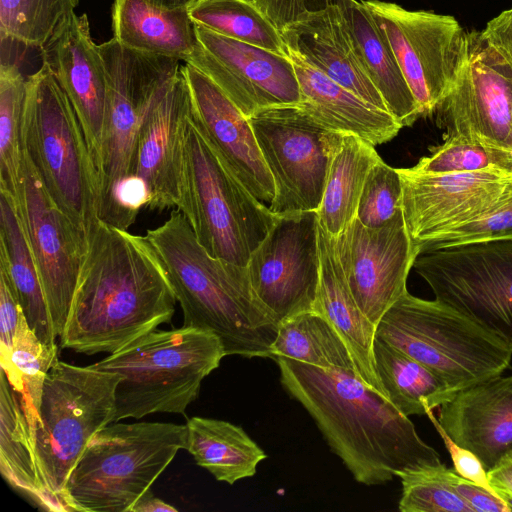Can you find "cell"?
Masks as SVG:
<instances>
[{"instance_id":"cell-1","label":"cell","mask_w":512,"mask_h":512,"mask_svg":"<svg viewBox=\"0 0 512 512\" xmlns=\"http://www.w3.org/2000/svg\"><path fill=\"white\" fill-rule=\"evenodd\" d=\"M86 235L60 347L111 354L169 323L177 300L145 236L99 219Z\"/></svg>"},{"instance_id":"cell-2","label":"cell","mask_w":512,"mask_h":512,"mask_svg":"<svg viewBox=\"0 0 512 512\" xmlns=\"http://www.w3.org/2000/svg\"><path fill=\"white\" fill-rule=\"evenodd\" d=\"M285 391L310 414L353 478L383 485L400 471L441 463L413 422L353 370L274 358Z\"/></svg>"},{"instance_id":"cell-3","label":"cell","mask_w":512,"mask_h":512,"mask_svg":"<svg viewBox=\"0 0 512 512\" xmlns=\"http://www.w3.org/2000/svg\"><path fill=\"white\" fill-rule=\"evenodd\" d=\"M145 238L183 312V326L214 333L225 354L271 357L278 324L256 296L247 268L212 257L174 209Z\"/></svg>"},{"instance_id":"cell-4","label":"cell","mask_w":512,"mask_h":512,"mask_svg":"<svg viewBox=\"0 0 512 512\" xmlns=\"http://www.w3.org/2000/svg\"><path fill=\"white\" fill-rule=\"evenodd\" d=\"M225 356L214 333L182 326L151 331L93 365L122 377L115 390V423L153 413L185 414Z\"/></svg>"},{"instance_id":"cell-5","label":"cell","mask_w":512,"mask_h":512,"mask_svg":"<svg viewBox=\"0 0 512 512\" xmlns=\"http://www.w3.org/2000/svg\"><path fill=\"white\" fill-rule=\"evenodd\" d=\"M187 427L174 423H111L88 443L63 491L66 512H131L185 449Z\"/></svg>"},{"instance_id":"cell-6","label":"cell","mask_w":512,"mask_h":512,"mask_svg":"<svg viewBox=\"0 0 512 512\" xmlns=\"http://www.w3.org/2000/svg\"><path fill=\"white\" fill-rule=\"evenodd\" d=\"M121 379L93 364L58 360L49 370L33 434L43 509L66 512L67 479L93 436L114 423L115 390Z\"/></svg>"},{"instance_id":"cell-7","label":"cell","mask_w":512,"mask_h":512,"mask_svg":"<svg viewBox=\"0 0 512 512\" xmlns=\"http://www.w3.org/2000/svg\"><path fill=\"white\" fill-rule=\"evenodd\" d=\"M21 135L52 201L87 233L98 219L96 167L78 116L44 62L27 77Z\"/></svg>"},{"instance_id":"cell-8","label":"cell","mask_w":512,"mask_h":512,"mask_svg":"<svg viewBox=\"0 0 512 512\" xmlns=\"http://www.w3.org/2000/svg\"><path fill=\"white\" fill-rule=\"evenodd\" d=\"M375 337L444 379L455 391L502 375L512 345L451 306L406 290L376 325Z\"/></svg>"},{"instance_id":"cell-9","label":"cell","mask_w":512,"mask_h":512,"mask_svg":"<svg viewBox=\"0 0 512 512\" xmlns=\"http://www.w3.org/2000/svg\"><path fill=\"white\" fill-rule=\"evenodd\" d=\"M214 258L246 267L276 215L225 167L190 118L177 209Z\"/></svg>"},{"instance_id":"cell-10","label":"cell","mask_w":512,"mask_h":512,"mask_svg":"<svg viewBox=\"0 0 512 512\" xmlns=\"http://www.w3.org/2000/svg\"><path fill=\"white\" fill-rule=\"evenodd\" d=\"M98 46L107 88L97 163V214L99 220L114 226L118 192L133 179V158L141 126L181 65L174 58L130 49L114 37Z\"/></svg>"},{"instance_id":"cell-11","label":"cell","mask_w":512,"mask_h":512,"mask_svg":"<svg viewBox=\"0 0 512 512\" xmlns=\"http://www.w3.org/2000/svg\"><path fill=\"white\" fill-rule=\"evenodd\" d=\"M413 268L436 300L512 345V241L421 253Z\"/></svg>"},{"instance_id":"cell-12","label":"cell","mask_w":512,"mask_h":512,"mask_svg":"<svg viewBox=\"0 0 512 512\" xmlns=\"http://www.w3.org/2000/svg\"><path fill=\"white\" fill-rule=\"evenodd\" d=\"M385 34L421 117L435 113L464 66L468 32L451 15L361 0Z\"/></svg>"},{"instance_id":"cell-13","label":"cell","mask_w":512,"mask_h":512,"mask_svg":"<svg viewBox=\"0 0 512 512\" xmlns=\"http://www.w3.org/2000/svg\"><path fill=\"white\" fill-rule=\"evenodd\" d=\"M247 118L275 185L270 211H317L339 132L321 126L298 104L266 107Z\"/></svg>"},{"instance_id":"cell-14","label":"cell","mask_w":512,"mask_h":512,"mask_svg":"<svg viewBox=\"0 0 512 512\" xmlns=\"http://www.w3.org/2000/svg\"><path fill=\"white\" fill-rule=\"evenodd\" d=\"M246 268L256 296L277 324L314 310L320 284L317 212L276 215Z\"/></svg>"},{"instance_id":"cell-15","label":"cell","mask_w":512,"mask_h":512,"mask_svg":"<svg viewBox=\"0 0 512 512\" xmlns=\"http://www.w3.org/2000/svg\"><path fill=\"white\" fill-rule=\"evenodd\" d=\"M14 208L38 270L54 332L60 337L86 253L87 235L55 205L25 154Z\"/></svg>"},{"instance_id":"cell-16","label":"cell","mask_w":512,"mask_h":512,"mask_svg":"<svg viewBox=\"0 0 512 512\" xmlns=\"http://www.w3.org/2000/svg\"><path fill=\"white\" fill-rule=\"evenodd\" d=\"M512 66L481 34L468 32L464 66L440 103L437 123L444 137H460L512 151Z\"/></svg>"},{"instance_id":"cell-17","label":"cell","mask_w":512,"mask_h":512,"mask_svg":"<svg viewBox=\"0 0 512 512\" xmlns=\"http://www.w3.org/2000/svg\"><path fill=\"white\" fill-rule=\"evenodd\" d=\"M333 239L350 291L376 326L407 290L409 272L420 254L407 230L402 207L376 227H367L355 218Z\"/></svg>"},{"instance_id":"cell-18","label":"cell","mask_w":512,"mask_h":512,"mask_svg":"<svg viewBox=\"0 0 512 512\" xmlns=\"http://www.w3.org/2000/svg\"><path fill=\"white\" fill-rule=\"evenodd\" d=\"M188 63L210 78L249 117L277 105L298 104L300 86L289 55L234 40L195 25Z\"/></svg>"},{"instance_id":"cell-19","label":"cell","mask_w":512,"mask_h":512,"mask_svg":"<svg viewBox=\"0 0 512 512\" xmlns=\"http://www.w3.org/2000/svg\"><path fill=\"white\" fill-rule=\"evenodd\" d=\"M398 170L405 224L418 247L481 216L512 194V172L508 171L422 174L412 168Z\"/></svg>"},{"instance_id":"cell-20","label":"cell","mask_w":512,"mask_h":512,"mask_svg":"<svg viewBox=\"0 0 512 512\" xmlns=\"http://www.w3.org/2000/svg\"><path fill=\"white\" fill-rule=\"evenodd\" d=\"M190 118V92L180 68L147 113L135 147L132 178L145 187L149 210L161 212L180 206Z\"/></svg>"},{"instance_id":"cell-21","label":"cell","mask_w":512,"mask_h":512,"mask_svg":"<svg viewBox=\"0 0 512 512\" xmlns=\"http://www.w3.org/2000/svg\"><path fill=\"white\" fill-rule=\"evenodd\" d=\"M181 69L189 87L194 124L235 178L269 206L275 185L248 118L200 70L188 63Z\"/></svg>"},{"instance_id":"cell-22","label":"cell","mask_w":512,"mask_h":512,"mask_svg":"<svg viewBox=\"0 0 512 512\" xmlns=\"http://www.w3.org/2000/svg\"><path fill=\"white\" fill-rule=\"evenodd\" d=\"M83 128L96 173L106 104V72L88 16L71 13L40 50Z\"/></svg>"},{"instance_id":"cell-23","label":"cell","mask_w":512,"mask_h":512,"mask_svg":"<svg viewBox=\"0 0 512 512\" xmlns=\"http://www.w3.org/2000/svg\"><path fill=\"white\" fill-rule=\"evenodd\" d=\"M438 422L488 471L512 450V376H495L457 391L440 407Z\"/></svg>"},{"instance_id":"cell-24","label":"cell","mask_w":512,"mask_h":512,"mask_svg":"<svg viewBox=\"0 0 512 512\" xmlns=\"http://www.w3.org/2000/svg\"><path fill=\"white\" fill-rule=\"evenodd\" d=\"M280 33L290 57L316 69L364 101L388 111L365 71L340 7L311 15Z\"/></svg>"},{"instance_id":"cell-25","label":"cell","mask_w":512,"mask_h":512,"mask_svg":"<svg viewBox=\"0 0 512 512\" xmlns=\"http://www.w3.org/2000/svg\"><path fill=\"white\" fill-rule=\"evenodd\" d=\"M290 57V56H289ZM298 78V105L324 128L359 136L373 146L392 140L402 125L316 69L290 57Z\"/></svg>"},{"instance_id":"cell-26","label":"cell","mask_w":512,"mask_h":512,"mask_svg":"<svg viewBox=\"0 0 512 512\" xmlns=\"http://www.w3.org/2000/svg\"><path fill=\"white\" fill-rule=\"evenodd\" d=\"M320 284L314 310L322 313L345 340L362 381L383 397L373 345L376 326L365 316L354 299L338 261L333 236L319 225Z\"/></svg>"},{"instance_id":"cell-27","label":"cell","mask_w":512,"mask_h":512,"mask_svg":"<svg viewBox=\"0 0 512 512\" xmlns=\"http://www.w3.org/2000/svg\"><path fill=\"white\" fill-rule=\"evenodd\" d=\"M114 38L141 52L186 62L196 46L195 24L188 7L163 8L148 0H115Z\"/></svg>"},{"instance_id":"cell-28","label":"cell","mask_w":512,"mask_h":512,"mask_svg":"<svg viewBox=\"0 0 512 512\" xmlns=\"http://www.w3.org/2000/svg\"><path fill=\"white\" fill-rule=\"evenodd\" d=\"M341 9L365 71L388 111L402 127L411 126L421 117L420 110L385 34L361 1L348 0Z\"/></svg>"},{"instance_id":"cell-29","label":"cell","mask_w":512,"mask_h":512,"mask_svg":"<svg viewBox=\"0 0 512 512\" xmlns=\"http://www.w3.org/2000/svg\"><path fill=\"white\" fill-rule=\"evenodd\" d=\"M380 160L374 146L359 136L338 134L316 211L319 225L329 235L336 237L356 218L366 177Z\"/></svg>"},{"instance_id":"cell-30","label":"cell","mask_w":512,"mask_h":512,"mask_svg":"<svg viewBox=\"0 0 512 512\" xmlns=\"http://www.w3.org/2000/svg\"><path fill=\"white\" fill-rule=\"evenodd\" d=\"M0 268L8 275L29 327L55 348L53 329L41 280L14 205L0 197Z\"/></svg>"},{"instance_id":"cell-31","label":"cell","mask_w":512,"mask_h":512,"mask_svg":"<svg viewBox=\"0 0 512 512\" xmlns=\"http://www.w3.org/2000/svg\"><path fill=\"white\" fill-rule=\"evenodd\" d=\"M186 427L185 449L217 481L233 485L252 477L267 458L242 427L230 422L196 416L187 420Z\"/></svg>"},{"instance_id":"cell-32","label":"cell","mask_w":512,"mask_h":512,"mask_svg":"<svg viewBox=\"0 0 512 512\" xmlns=\"http://www.w3.org/2000/svg\"><path fill=\"white\" fill-rule=\"evenodd\" d=\"M373 354L387 399L405 416L426 415L457 392L428 367L377 337Z\"/></svg>"},{"instance_id":"cell-33","label":"cell","mask_w":512,"mask_h":512,"mask_svg":"<svg viewBox=\"0 0 512 512\" xmlns=\"http://www.w3.org/2000/svg\"><path fill=\"white\" fill-rule=\"evenodd\" d=\"M270 355L273 359L283 357L323 369L356 372L345 340L333 324L316 310L298 313L279 323Z\"/></svg>"},{"instance_id":"cell-34","label":"cell","mask_w":512,"mask_h":512,"mask_svg":"<svg viewBox=\"0 0 512 512\" xmlns=\"http://www.w3.org/2000/svg\"><path fill=\"white\" fill-rule=\"evenodd\" d=\"M0 470L17 491L41 504V486L33 440L19 397L1 371Z\"/></svg>"},{"instance_id":"cell-35","label":"cell","mask_w":512,"mask_h":512,"mask_svg":"<svg viewBox=\"0 0 512 512\" xmlns=\"http://www.w3.org/2000/svg\"><path fill=\"white\" fill-rule=\"evenodd\" d=\"M187 7L195 25L280 55H288L281 33L251 0H194Z\"/></svg>"},{"instance_id":"cell-36","label":"cell","mask_w":512,"mask_h":512,"mask_svg":"<svg viewBox=\"0 0 512 512\" xmlns=\"http://www.w3.org/2000/svg\"><path fill=\"white\" fill-rule=\"evenodd\" d=\"M57 361L58 347L52 348L42 342L29 327L21 310L11 355L9 361L1 365V371L19 397L32 440L44 382Z\"/></svg>"},{"instance_id":"cell-37","label":"cell","mask_w":512,"mask_h":512,"mask_svg":"<svg viewBox=\"0 0 512 512\" xmlns=\"http://www.w3.org/2000/svg\"><path fill=\"white\" fill-rule=\"evenodd\" d=\"M27 95L25 78L16 64L0 66V192L15 206L18 201L24 152L22 119Z\"/></svg>"},{"instance_id":"cell-38","label":"cell","mask_w":512,"mask_h":512,"mask_svg":"<svg viewBox=\"0 0 512 512\" xmlns=\"http://www.w3.org/2000/svg\"><path fill=\"white\" fill-rule=\"evenodd\" d=\"M81 0H0L2 43L39 51Z\"/></svg>"},{"instance_id":"cell-39","label":"cell","mask_w":512,"mask_h":512,"mask_svg":"<svg viewBox=\"0 0 512 512\" xmlns=\"http://www.w3.org/2000/svg\"><path fill=\"white\" fill-rule=\"evenodd\" d=\"M396 476L402 486L401 512H473L456 490L458 474L442 462L406 469Z\"/></svg>"},{"instance_id":"cell-40","label":"cell","mask_w":512,"mask_h":512,"mask_svg":"<svg viewBox=\"0 0 512 512\" xmlns=\"http://www.w3.org/2000/svg\"><path fill=\"white\" fill-rule=\"evenodd\" d=\"M412 170L422 174H449L503 170L512 172V151L491 147L477 141L444 137Z\"/></svg>"},{"instance_id":"cell-41","label":"cell","mask_w":512,"mask_h":512,"mask_svg":"<svg viewBox=\"0 0 512 512\" xmlns=\"http://www.w3.org/2000/svg\"><path fill=\"white\" fill-rule=\"evenodd\" d=\"M512 241V194L481 216L451 228L419 247L420 254L456 246Z\"/></svg>"},{"instance_id":"cell-42","label":"cell","mask_w":512,"mask_h":512,"mask_svg":"<svg viewBox=\"0 0 512 512\" xmlns=\"http://www.w3.org/2000/svg\"><path fill=\"white\" fill-rule=\"evenodd\" d=\"M401 206L402 181L399 170L380 160L366 177L356 218L367 227L380 226Z\"/></svg>"},{"instance_id":"cell-43","label":"cell","mask_w":512,"mask_h":512,"mask_svg":"<svg viewBox=\"0 0 512 512\" xmlns=\"http://www.w3.org/2000/svg\"><path fill=\"white\" fill-rule=\"evenodd\" d=\"M279 32L330 7L342 8L348 0H251Z\"/></svg>"},{"instance_id":"cell-44","label":"cell","mask_w":512,"mask_h":512,"mask_svg":"<svg viewBox=\"0 0 512 512\" xmlns=\"http://www.w3.org/2000/svg\"><path fill=\"white\" fill-rule=\"evenodd\" d=\"M426 416L429 417L435 429L443 439L445 447L451 456L455 472L466 480L476 483L496 494L489 483L487 470L480 459L470 450L456 444L442 429L432 411L428 412Z\"/></svg>"},{"instance_id":"cell-45","label":"cell","mask_w":512,"mask_h":512,"mask_svg":"<svg viewBox=\"0 0 512 512\" xmlns=\"http://www.w3.org/2000/svg\"><path fill=\"white\" fill-rule=\"evenodd\" d=\"M21 306L6 272L0 268V338L1 365L9 361Z\"/></svg>"},{"instance_id":"cell-46","label":"cell","mask_w":512,"mask_h":512,"mask_svg":"<svg viewBox=\"0 0 512 512\" xmlns=\"http://www.w3.org/2000/svg\"><path fill=\"white\" fill-rule=\"evenodd\" d=\"M455 487L473 512H512L509 505L498 495L459 475L455 480Z\"/></svg>"},{"instance_id":"cell-47","label":"cell","mask_w":512,"mask_h":512,"mask_svg":"<svg viewBox=\"0 0 512 512\" xmlns=\"http://www.w3.org/2000/svg\"><path fill=\"white\" fill-rule=\"evenodd\" d=\"M481 34L512 66V8L488 21Z\"/></svg>"},{"instance_id":"cell-48","label":"cell","mask_w":512,"mask_h":512,"mask_svg":"<svg viewBox=\"0 0 512 512\" xmlns=\"http://www.w3.org/2000/svg\"><path fill=\"white\" fill-rule=\"evenodd\" d=\"M487 475L492 489L512 510V450L506 452Z\"/></svg>"},{"instance_id":"cell-49","label":"cell","mask_w":512,"mask_h":512,"mask_svg":"<svg viewBox=\"0 0 512 512\" xmlns=\"http://www.w3.org/2000/svg\"><path fill=\"white\" fill-rule=\"evenodd\" d=\"M177 512L178 509L155 497L148 490L134 505L131 512Z\"/></svg>"},{"instance_id":"cell-50","label":"cell","mask_w":512,"mask_h":512,"mask_svg":"<svg viewBox=\"0 0 512 512\" xmlns=\"http://www.w3.org/2000/svg\"><path fill=\"white\" fill-rule=\"evenodd\" d=\"M153 5L163 8H176L188 6L192 0H148Z\"/></svg>"},{"instance_id":"cell-51","label":"cell","mask_w":512,"mask_h":512,"mask_svg":"<svg viewBox=\"0 0 512 512\" xmlns=\"http://www.w3.org/2000/svg\"><path fill=\"white\" fill-rule=\"evenodd\" d=\"M510 127H511V134H512V105H511V112H510Z\"/></svg>"},{"instance_id":"cell-52","label":"cell","mask_w":512,"mask_h":512,"mask_svg":"<svg viewBox=\"0 0 512 512\" xmlns=\"http://www.w3.org/2000/svg\"><path fill=\"white\" fill-rule=\"evenodd\" d=\"M192 1H194V0H192Z\"/></svg>"}]
</instances>
